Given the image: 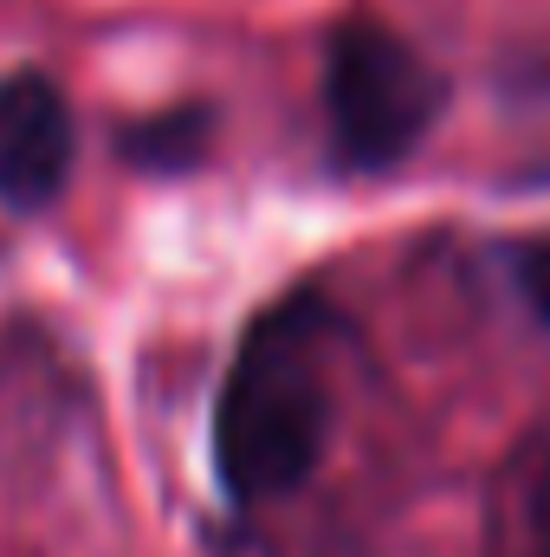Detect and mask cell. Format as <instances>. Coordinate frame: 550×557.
<instances>
[{
  "mask_svg": "<svg viewBox=\"0 0 550 557\" xmlns=\"http://www.w3.org/2000/svg\"><path fill=\"white\" fill-rule=\"evenodd\" d=\"M512 267H518V292L532 298V311L545 318V331H550V234H538V240H525Z\"/></svg>",
  "mask_w": 550,
  "mask_h": 557,
  "instance_id": "obj_6",
  "label": "cell"
},
{
  "mask_svg": "<svg viewBox=\"0 0 550 557\" xmlns=\"http://www.w3.org/2000/svg\"><path fill=\"white\" fill-rule=\"evenodd\" d=\"M324 305L285 298L266 311L221 389L214 409V467L240 506L285 499L324 460L330 441V383H324Z\"/></svg>",
  "mask_w": 550,
  "mask_h": 557,
  "instance_id": "obj_1",
  "label": "cell"
},
{
  "mask_svg": "<svg viewBox=\"0 0 550 557\" xmlns=\"http://www.w3.org/2000/svg\"><path fill=\"white\" fill-rule=\"evenodd\" d=\"M440 72L414 52L402 33L376 20H350L330 33L324 52V117L330 149L357 175H383L402 156L421 149V137L440 117Z\"/></svg>",
  "mask_w": 550,
  "mask_h": 557,
  "instance_id": "obj_2",
  "label": "cell"
},
{
  "mask_svg": "<svg viewBox=\"0 0 550 557\" xmlns=\"http://www.w3.org/2000/svg\"><path fill=\"white\" fill-rule=\"evenodd\" d=\"M201 137H208V117H201V111H175V117L142 124L137 137L124 143V156H130V162H142V169L175 175V169H188V162L201 156Z\"/></svg>",
  "mask_w": 550,
  "mask_h": 557,
  "instance_id": "obj_4",
  "label": "cell"
},
{
  "mask_svg": "<svg viewBox=\"0 0 550 557\" xmlns=\"http://www.w3.org/2000/svg\"><path fill=\"white\" fill-rule=\"evenodd\" d=\"M525 525L538 539V557H550V428L532 454V473H525Z\"/></svg>",
  "mask_w": 550,
  "mask_h": 557,
  "instance_id": "obj_5",
  "label": "cell"
},
{
  "mask_svg": "<svg viewBox=\"0 0 550 557\" xmlns=\"http://www.w3.org/2000/svg\"><path fill=\"white\" fill-rule=\"evenodd\" d=\"M72 156H78V131H72V104L46 72H7L0 78V201L33 214L52 208L59 188L72 182Z\"/></svg>",
  "mask_w": 550,
  "mask_h": 557,
  "instance_id": "obj_3",
  "label": "cell"
}]
</instances>
